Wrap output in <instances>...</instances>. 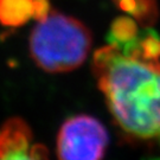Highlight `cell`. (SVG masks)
Masks as SVG:
<instances>
[{"label":"cell","instance_id":"obj_1","mask_svg":"<svg viewBox=\"0 0 160 160\" xmlns=\"http://www.w3.org/2000/svg\"><path fill=\"white\" fill-rule=\"evenodd\" d=\"M108 44L92 57V71L110 114L129 138L160 142V37L120 17Z\"/></svg>","mask_w":160,"mask_h":160},{"label":"cell","instance_id":"obj_2","mask_svg":"<svg viewBox=\"0 0 160 160\" xmlns=\"http://www.w3.org/2000/svg\"><path fill=\"white\" fill-rule=\"evenodd\" d=\"M92 44V33L82 22L50 10L32 30L29 49L33 62L42 70L61 74L84 63Z\"/></svg>","mask_w":160,"mask_h":160},{"label":"cell","instance_id":"obj_3","mask_svg":"<svg viewBox=\"0 0 160 160\" xmlns=\"http://www.w3.org/2000/svg\"><path fill=\"white\" fill-rule=\"evenodd\" d=\"M109 135L94 116L75 115L62 123L56 141L58 160H103Z\"/></svg>","mask_w":160,"mask_h":160},{"label":"cell","instance_id":"obj_4","mask_svg":"<svg viewBox=\"0 0 160 160\" xmlns=\"http://www.w3.org/2000/svg\"><path fill=\"white\" fill-rule=\"evenodd\" d=\"M0 160H49L46 148L34 142L30 126L12 118L0 128Z\"/></svg>","mask_w":160,"mask_h":160},{"label":"cell","instance_id":"obj_5","mask_svg":"<svg viewBox=\"0 0 160 160\" xmlns=\"http://www.w3.org/2000/svg\"><path fill=\"white\" fill-rule=\"evenodd\" d=\"M50 10L48 0H0V25L19 28L32 18L42 19Z\"/></svg>","mask_w":160,"mask_h":160},{"label":"cell","instance_id":"obj_6","mask_svg":"<svg viewBox=\"0 0 160 160\" xmlns=\"http://www.w3.org/2000/svg\"><path fill=\"white\" fill-rule=\"evenodd\" d=\"M116 4L127 14H132L138 20H152L155 17L154 0H116Z\"/></svg>","mask_w":160,"mask_h":160}]
</instances>
